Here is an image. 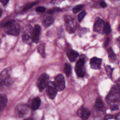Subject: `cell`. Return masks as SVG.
<instances>
[{"label":"cell","mask_w":120,"mask_h":120,"mask_svg":"<svg viewBox=\"0 0 120 120\" xmlns=\"http://www.w3.org/2000/svg\"><path fill=\"white\" fill-rule=\"evenodd\" d=\"M105 23L104 21L102 19L99 17L97 18L93 26L94 30L99 33L103 32Z\"/></svg>","instance_id":"obj_12"},{"label":"cell","mask_w":120,"mask_h":120,"mask_svg":"<svg viewBox=\"0 0 120 120\" xmlns=\"http://www.w3.org/2000/svg\"><path fill=\"white\" fill-rule=\"evenodd\" d=\"M103 32L105 33L106 35H108L111 32V27L109 23L106 22L105 23Z\"/></svg>","instance_id":"obj_24"},{"label":"cell","mask_w":120,"mask_h":120,"mask_svg":"<svg viewBox=\"0 0 120 120\" xmlns=\"http://www.w3.org/2000/svg\"><path fill=\"white\" fill-rule=\"evenodd\" d=\"M65 22L67 31L69 33L75 32L77 27L75 20L71 15H66L65 17Z\"/></svg>","instance_id":"obj_4"},{"label":"cell","mask_w":120,"mask_h":120,"mask_svg":"<svg viewBox=\"0 0 120 120\" xmlns=\"http://www.w3.org/2000/svg\"><path fill=\"white\" fill-rule=\"evenodd\" d=\"M57 91H61L65 89V81L61 74L58 75L55 78L53 82Z\"/></svg>","instance_id":"obj_9"},{"label":"cell","mask_w":120,"mask_h":120,"mask_svg":"<svg viewBox=\"0 0 120 120\" xmlns=\"http://www.w3.org/2000/svg\"><path fill=\"white\" fill-rule=\"evenodd\" d=\"M45 88L48 96L51 99H54L56 96L57 90L53 82H48Z\"/></svg>","instance_id":"obj_10"},{"label":"cell","mask_w":120,"mask_h":120,"mask_svg":"<svg viewBox=\"0 0 120 120\" xmlns=\"http://www.w3.org/2000/svg\"><path fill=\"white\" fill-rule=\"evenodd\" d=\"M64 72L67 76H69L70 75L71 71V68L70 65L68 63H65L64 66Z\"/></svg>","instance_id":"obj_21"},{"label":"cell","mask_w":120,"mask_h":120,"mask_svg":"<svg viewBox=\"0 0 120 120\" xmlns=\"http://www.w3.org/2000/svg\"><path fill=\"white\" fill-rule=\"evenodd\" d=\"M108 58L111 62L114 63L117 61L116 55L111 48H109V49L108 50Z\"/></svg>","instance_id":"obj_18"},{"label":"cell","mask_w":120,"mask_h":120,"mask_svg":"<svg viewBox=\"0 0 120 120\" xmlns=\"http://www.w3.org/2000/svg\"><path fill=\"white\" fill-rule=\"evenodd\" d=\"M38 3V2L36 1V2H32V3H28V4L26 5L23 8V11H26V10H28V9L31 8H32L34 5H35L36 4H37Z\"/></svg>","instance_id":"obj_25"},{"label":"cell","mask_w":120,"mask_h":120,"mask_svg":"<svg viewBox=\"0 0 120 120\" xmlns=\"http://www.w3.org/2000/svg\"><path fill=\"white\" fill-rule=\"evenodd\" d=\"M86 14V12H85V11L83 10L82 12H81L78 15V20L79 21V22H81L83 19L84 18V16H85Z\"/></svg>","instance_id":"obj_27"},{"label":"cell","mask_w":120,"mask_h":120,"mask_svg":"<svg viewBox=\"0 0 120 120\" xmlns=\"http://www.w3.org/2000/svg\"><path fill=\"white\" fill-rule=\"evenodd\" d=\"M53 22V18L51 15H49L46 17L44 21L43 24L45 27H48L50 26Z\"/></svg>","instance_id":"obj_19"},{"label":"cell","mask_w":120,"mask_h":120,"mask_svg":"<svg viewBox=\"0 0 120 120\" xmlns=\"http://www.w3.org/2000/svg\"><path fill=\"white\" fill-rule=\"evenodd\" d=\"M95 105H96V107L100 110H102L104 106V103H103L102 100L100 98H98L97 99V100L96 101Z\"/></svg>","instance_id":"obj_22"},{"label":"cell","mask_w":120,"mask_h":120,"mask_svg":"<svg viewBox=\"0 0 120 120\" xmlns=\"http://www.w3.org/2000/svg\"><path fill=\"white\" fill-rule=\"evenodd\" d=\"M5 30L7 34L13 36H17L20 32L19 25L14 20L7 22L4 25Z\"/></svg>","instance_id":"obj_2"},{"label":"cell","mask_w":120,"mask_h":120,"mask_svg":"<svg viewBox=\"0 0 120 120\" xmlns=\"http://www.w3.org/2000/svg\"><path fill=\"white\" fill-rule=\"evenodd\" d=\"M11 69L7 68L1 71L0 74V84L4 87H8L13 82L11 77Z\"/></svg>","instance_id":"obj_1"},{"label":"cell","mask_w":120,"mask_h":120,"mask_svg":"<svg viewBox=\"0 0 120 120\" xmlns=\"http://www.w3.org/2000/svg\"><path fill=\"white\" fill-rule=\"evenodd\" d=\"M85 62V57L81 55L79 60L77 61L75 67V71L78 77H82L84 75V65Z\"/></svg>","instance_id":"obj_6"},{"label":"cell","mask_w":120,"mask_h":120,"mask_svg":"<svg viewBox=\"0 0 120 120\" xmlns=\"http://www.w3.org/2000/svg\"><path fill=\"white\" fill-rule=\"evenodd\" d=\"M8 102L7 96L5 95L0 94V112L6 107Z\"/></svg>","instance_id":"obj_17"},{"label":"cell","mask_w":120,"mask_h":120,"mask_svg":"<svg viewBox=\"0 0 120 120\" xmlns=\"http://www.w3.org/2000/svg\"><path fill=\"white\" fill-rule=\"evenodd\" d=\"M36 11L38 12H40V13H43L45 12V8L44 7H41V6H39L38 7L36 8Z\"/></svg>","instance_id":"obj_28"},{"label":"cell","mask_w":120,"mask_h":120,"mask_svg":"<svg viewBox=\"0 0 120 120\" xmlns=\"http://www.w3.org/2000/svg\"><path fill=\"white\" fill-rule=\"evenodd\" d=\"M119 88L117 89V87H113L108 93L106 98L107 102L108 104H110L111 105L115 104V103L119 101Z\"/></svg>","instance_id":"obj_5"},{"label":"cell","mask_w":120,"mask_h":120,"mask_svg":"<svg viewBox=\"0 0 120 120\" xmlns=\"http://www.w3.org/2000/svg\"><path fill=\"white\" fill-rule=\"evenodd\" d=\"M83 8V5L82 4L77 5L75 7H74L73 9V12L74 13H77L79 11H80Z\"/></svg>","instance_id":"obj_26"},{"label":"cell","mask_w":120,"mask_h":120,"mask_svg":"<svg viewBox=\"0 0 120 120\" xmlns=\"http://www.w3.org/2000/svg\"><path fill=\"white\" fill-rule=\"evenodd\" d=\"M109 42V38H107L106 39L105 41V46H107V45L108 44Z\"/></svg>","instance_id":"obj_32"},{"label":"cell","mask_w":120,"mask_h":120,"mask_svg":"<svg viewBox=\"0 0 120 120\" xmlns=\"http://www.w3.org/2000/svg\"><path fill=\"white\" fill-rule=\"evenodd\" d=\"M9 0H0V2H1L3 5H6L8 3Z\"/></svg>","instance_id":"obj_31"},{"label":"cell","mask_w":120,"mask_h":120,"mask_svg":"<svg viewBox=\"0 0 120 120\" xmlns=\"http://www.w3.org/2000/svg\"><path fill=\"white\" fill-rule=\"evenodd\" d=\"M41 104V100L39 97H36L34 98L31 102L30 107L33 110L38 109Z\"/></svg>","instance_id":"obj_16"},{"label":"cell","mask_w":120,"mask_h":120,"mask_svg":"<svg viewBox=\"0 0 120 120\" xmlns=\"http://www.w3.org/2000/svg\"><path fill=\"white\" fill-rule=\"evenodd\" d=\"M67 56L71 62H74L79 56L77 52L71 49H68L67 52Z\"/></svg>","instance_id":"obj_15"},{"label":"cell","mask_w":120,"mask_h":120,"mask_svg":"<svg viewBox=\"0 0 120 120\" xmlns=\"http://www.w3.org/2000/svg\"><path fill=\"white\" fill-rule=\"evenodd\" d=\"M105 68L106 71V73L109 77L110 78H112V71H113V68H111L110 66L109 65H105Z\"/></svg>","instance_id":"obj_23"},{"label":"cell","mask_w":120,"mask_h":120,"mask_svg":"<svg viewBox=\"0 0 120 120\" xmlns=\"http://www.w3.org/2000/svg\"><path fill=\"white\" fill-rule=\"evenodd\" d=\"M32 30L33 28L30 25H26L23 28L22 31V39L25 43L30 45L32 42Z\"/></svg>","instance_id":"obj_3"},{"label":"cell","mask_w":120,"mask_h":120,"mask_svg":"<svg viewBox=\"0 0 120 120\" xmlns=\"http://www.w3.org/2000/svg\"><path fill=\"white\" fill-rule=\"evenodd\" d=\"M29 112V106L25 104L18 105L15 109L16 115L19 118H23L26 116Z\"/></svg>","instance_id":"obj_7"},{"label":"cell","mask_w":120,"mask_h":120,"mask_svg":"<svg viewBox=\"0 0 120 120\" xmlns=\"http://www.w3.org/2000/svg\"><path fill=\"white\" fill-rule=\"evenodd\" d=\"M49 80V76L44 73L40 75L37 81V86L40 91H42L46 87Z\"/></svg>","instance_id":"obj_8"},{"label":"cell","mask_w":120,"mask_h":120,"mask_svg":"<svg viewBox=\"0 0 120 120\" xmlns=\"http://www.w3.org/2000/svg\"><path fill=\"white\" fill-rule=\"evenodd\" d=\"M78 114L82 119L87 120L90 115V112L87 108L82 107L78 110Z\"/></svg>","instance_id":"obj_14"},{"label":"cell","mask_w":120,"mask_h":120,"mask_svg":"<svg viewBox=\"0 0 120 120\" xmlns=\"http://www.w3.org/2000/svg\"><path fill=\"white\" fill-rule=\"evenodd\" d=\"M100 5L101 6V7L103 8H106L107 6V5L106 4V3L104 1V0H101L100 2Z\"/></svg>","instance_id":"obj_30"},{"label":"cell","mask_w":120,"mask_h":120,"mask_svg":"<svg viewBox=\"0 0 120 120\" xmlns=\"http://www.w3.org/2000/svg\"><path fill=\"white\" fill-rule=\"evenodd\" d=\"M101 62L102 59L97 57H93L90 61V67L92 69H98L100 68Z\"/></svg>","instance_id":"obj_13"},{"label":"cell","mask_w":120,"mask_h":120,"mask_svg":"<svg viewBox=\"0 0 120 120\" xmlns=\"http://www.w3.org/2000/svg\"><path fill=\"white\" fill-rule=\"evenodd\" d=\"M41 31V27L40 25L36 24L32 30V40L34 43H38L39 40V36Z\"/></svg>","instance_id":"obj_11"},{"label":"cell","mask_w":120,"mask_h":120,"mask_svg":"<svg viewBox=\"0 0 120 120\" xmlns=\"http://www.w3.org/2000/svg\"><path fill=\"white\" fill-rule=\"evenodd\" d=\"M38 53L40 54V55L45 58V45L43 43H41L38 47Z\"/></svg>","instance_id":"obj_20"},{"label":"cell","mask_w":120,"mask_h":120,"mask_svg":"<svg viewBox=\"0 0 120 120\" xmlns=\"http://www.w3.org/2000/svg\"><path fill=\"white\" fill-rule=\"evenodd\" d=\"M2 10L1 9V8H0V17H1V16L2 15Z\"/></svg>","instance_id":"obj_33"},{"label":"cell","mask_w":120,"mask_h":120,"mask_svg":"<svg viewBox=\"0 0 120 120\" xmlns=\"http://www.w3.org/2000/svg\"><path fill=\"white\" fill-rule=\"evenodd\" d=\"M111 109L112 110H116L119 109V105L117 104H114L111 105Z\"/></svg>","instance_id":"obj_29"}]
</instances>
